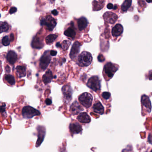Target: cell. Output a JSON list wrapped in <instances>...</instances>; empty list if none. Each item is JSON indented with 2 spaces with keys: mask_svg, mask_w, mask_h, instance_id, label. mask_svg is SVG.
<instances>
[{
  "mask_svg": "<svg viewBox=\"0 0 152 152\" xmlns=\"http://www.w3.org/2000/svg\"><path fill=\"white\" fill-rule=\"evenodd\" d=\"M92 57L90 53L84 51L80 54L78 57V61L80 66L84 67L89 66L92 63Z\"/></svg>",
  "mask_w": 152,
  "mask_h": 152,
  "instance_id": "1",
  "label": "cell"
},
{
  "mask_svg": "<svg viewBox=\"0 0 152 152\" xmlns=\"http://www.w3.org/2000/svg\"><path fill=\"white\" fill-rule=\"evenodd\" d=\"M41 113L38 110L30 106H25L22 109V115L23 118L29 119L34 116H39Z\"/></svg>",
  "mask_w": 152,
  "mask_h": 152,
  "instance_id": "2",
  "label": "cell"
},
{
  "mask_svg": "<svg viewBox=\"0 0 152 152\" xmlns=\"http://www.w3.org/2000/svg\"><path fill=\"white\" fill-rule=\"evenodd\" d=\"M80 103L86 108H89L92 104L93 97L91 94L84 92L81 94L78 97Z\"/></svg>",
  "mask_w": 152,
  "mask_h": 152,
  "instance_id": "3",
  "label": "cell"
},
{
  "mask_svg": "<svg viewBox=\"0 0 152 152\" xmlns=\"http://www.w3.org/2000/svg\"><path fill=\"white\" fill-rule=\"evenodd\" d=\"M40 24L41 26H45L48 30L52 31L56 26L57 22L52 16L48 15L41 20Z\"/></svg>",
  "mask_w": 152,
  "mask_h": 152,
  "instance_id": "4",
  "label": "cell"
},
{
  "mask_svg": "<svg viewBox=\"0 0 152 152\" xmlns=\"http://www.w3.org/2000/svg\"><path fill=\"white\" fill-rule=\"evenodd\" d=\"M87 85L92 90L95 92L100 89V81L97 76H92L88 80Z\"/></svg>",
  "mask_w": 152,
  "mask_h": 152,
  "instance_id": "5",
  "label": "cell"
},
{
  "mask_svg": "<svg viewBox=\"0 0 152 152\" xmlns=\"http://www.w3.org/2000/svg\"><path fill=\"white\" fill-rule=\"evenodd\" d=\"M51 55L48 51H45L40 58L39 66L41 69L43 70H45L50 64L51 61Z\"/></svg>",
  "mask_w": 152,
  "mask_h": 152,
  "instance_id": "6",
  "label": "cell"
},
{
  "mask_svg": "<svg viewBox=\"0 0 152 152\" xmlns=\"http://www.w3.org/2000/svg\"><path fill=\"white\" fill-rule=\"evenodd\" d=\"M62 92L63 96L65 101L70 102L72 100L73 89L70 85L66 84L63 86L62 88Z\"/></svg>",
  "mask_w": 152,
  "mask_h": 152,
  "instance_id": "7",
  "label": "cell"
},
{
  "mask_svg": "<svg viewBox=\"0 0 152 152\" xmlns=\"http://www.w3.org/2000/svg\"><path fill=\"white\" fill-rule=\"evenodd\" d=\"M118 68L111 62H108L105 65L104 67V72L108 78H112L115 73L116 72Z\"/></svg>",
  "mask_w": 152,
  "mask_h": 152,
  "instance_id": "8",
  "label": "cell"
},
{
  "mask_svg": "<svg viewBox=\"0 0 152 152\" xmlns=\"http://www.w3.org/2000/svg\"><path fill=\"white\" fill-rule=\"evenodd\" d=\"M70 112L72 115H76L81 113L82 111L84 110V108L80 106L77 101H75L72 103L70 108Z\"/></svg>",
  "mask_w": 152,
  "mask_h": 152,
  "instance_id": "9",
  "label": "cell"
},
{
  "mask_svg": "<svg viewBox=\"0 0 152 152\" xmlns=\"http://www.w3.org/2000/svg\"><path fill=\"white\" fill-rule=\"evenodd\" d=\"M104 18L106 22L110 24H114L118 19L116 14L112 12H106L104 15Z\"/></svg>",
  "mask_w": 152,
  "mask_h": 152,
  "instance_id": "10",
  "label": "cell"
},
{
  "mask_svg": "<svg viewBox=\"0 0 152 152\" xmlns=\"http://www.w3.org/2000/svg\"><path fill=\"white\" fill-rule=\"evenodd\" d=\"M80 44L78 42H74L73 45L70 50V58L73 60L77 56L80 50Z\"/></svg>",
  "mask_w": 152,
  "mask_h": 152,
  "instance_id": "11",
  "label": "cell"
},
{
  "mask_svg": "<svg viewBox=\"0 0 152 152\" xmlns=\"http://www.w3.org/2000/svg\"><path fill=\"white\" fill-rule=\"evenodd\" d=\"M69 129L71 134H78L82 132V126L78 122L72 123L69 125Z\"/></svg>",
  "mask_w": 152,
  "mask_h": 152,
  "instance_id": "12",
  "label": "cell"
},
{
  "mask_svg": "<svg viewBox=\"0 0 152 152\" xmlns=\"http://www.w3.org/2000/svg\"><path fill=\"white\" fill-rule=\"evenodd\" d=\"M6 60L11 65H14L18 59V55L16 52L13 50H10L8 52L6 57Z\"/></svg>",
  "mask_w": 152,
  "mask_h": 152,
  "instance_id": "13",
  "label": "cell"
},
{
  "mask_svg": "<svg viewBox=\"0 0 152 152\" xmlns=\"http://www.w3.org/2000/svg\"><path fill=\"white\" fill-rule=\"evenodd\" d=\"M123 27L121 24H117L112 28V34L114 37H118L122 34L123 32Z\"/></svg>",
  "mask_w": 152,
  "mask_h": 152,
  "instance_id": "14",
  "label": "cell"
},
{
  "mask_svg": "<svg viewBox=\"0 0 152 152\" xmlns=\"http://www.w3.org/2000/svg\"><path fill=\"white\" fill-rule=\"evenodd\" d=\"M79 121L82 123L87 124L91 121V119L88 114L86 112H81L77 117Z\"/></svg>",
  "mask_w": 152,
  "mask_h": 152,
  "instance_id": "15",
  "label": "cell"
},
{
  "mask_svg": "<svg viewBox=\"0 0 152 152\" xmlns=\"http://www.w3.org/2000/svg\"><path fill=\"white\" fill-rule=\"evenodd\" d=\"M141 102L143 105L147 109V111L148 112H150L152 108V106L150 100L148 97L146 96V95L142 96L141 98Z\"/></svg>",
  "mask_w": 152,
  "mask_h": 152,
  "instance_id": "16",
  "label": "cell"
},
{
  "mask_svg": "<svg viewBox=\"0 0 152 152\" xmlns=\"http://www.w3.org/2000/svg\"><path fill=\"white\" fill-rule=\"evenodd\" d=\"M77 23L79 30H84L88 25V21L85 17H83L78 19Z\"/></svg>",
  "mask_w": 152,
  "mask_h": 152,
  "instance_id": "17",
  "label": "cell"
},
{
  "mask_svg": "<svg viewBox=\"0 0 152 152\" xmlns=\"http://www.w3.org/2000/svg\"><path fill=\"white\" fill-rule=\"evenodd\" d=\"M53 78L52 71L48 70L42 76V81L45 84H47L51 82Z\"/></svg>",
  "mask_w": 152,
  "mask_h": 152,
  "instance_id": "18",
  "label": "cell"
},
{
  "mask_svg": "<svg viewBox=\"0 0 152 152\" xmlns=\"http://www.w3.org/2000/svg\"><path fill=\"white\" fill-rule=\"evenodd\" d=\"M93 110L95 113L100 115H102L104 112V108L99 101L95 103L93 106Z\"/></svg>",
  "mask_w": 152,
  "mask_h": 152,
  "instance_id": "19",
  "label": "cell"
},
{
  "mask_svg": "<svg viewBox=\"0 0 152 152\" xmlns=\"http://www.w3.org/2000/svg\"><path fill=\"white\" fill-rule=\"evenodd\" d=\"M16 73L19 78H22L26 76V66H18L16 67Z\"/></svg>",
  "mask_w": 152,
  "mask_h": 152,
  "instance_id": "20",
  "label": "cell"
},
{
  "mask_svg": "<svg viewBox=\"0 0 152 152\" xmlns=\"http://www.w3.org/2000/svg\"><path fill=\"white\" fill-rule=\"evenodd\" d=\"M31 46L33 48L41 49L43 46V43L38 37H35L32 41Z\"/></svg>",
  "mask_w": 152,
  "mask_h": 152,
  "instance_id": "21",
  "label": "cell"
},
{
  "mask_svg": "<svg viewBox=\"0 0 152 152\" xmlns=\"http://www.w3.org/2000/svg\"><path fill=\"white\" fill-rule=\"evenodd\" d=\"M64 34L67 37H70L72 39L74 38L76 34V33L74 30L73 25L67 28L66 30L64 31Z\"/></svg>",
  "mask_w": 152,
  "mask_h": 152,
  "instance_id": "22",
  "label": "cell"
},
{
  "mask_svg": "<svg viewBox=\"0 0 152 152\" xmlns=\"http://www.w3.org/2000/svg\"><path fill=\"white\" fill-rule=\"evenodd\" d=\"M132 0H125L121 6V9L122 12H125L129 9L132 5Z\"/></svg>",
  "mask_w": 152,
  "mask_h": 152,
  "instance_id": "23",
  "label": "cell"
},
{
  "mask_svg": "<svg viewBox=\"0 0 152 152\" xmlns=\"http://www.w3.org/2000/svg\"><path fill=\"white\" fill-rule=\"evenodd\" d=\"M5 80L10 85H14L15 84V80L14 77L11 74H6L4 77Z\"/></svg>",
  "mask_w": 152,
  "mask_h": 152,
  "instance_id": "24",
  "label": "cell"
},
{
  "mask_svg": "<svg viewBox=\"0 0 152 152\" xmlns=\"http://www.w3.org/2000/svg\"><path fill=\"white\" fill-rule=\"evenodd\" d=\"M58 36L55 34H51L49 35L46 38V42L47 44H52L54 42Z\"/></svg>",
  "mask_w": 152,
  "mask_h": 152,
  "instance_id": "25",
  "label": "cell"
},
{
  "mask_svg": "<svg viewBox=\"0 0 152 152\" xmlns=\"http://www.w3.org/2000/svg\"><path fill=\"white\" fill-rule=\"evenodd\" d=\"M10 29L9 25L6 22H1V33L8 32Z\"/></svg>",
  "mask_w": 152,
  "mask_h": 152,
  "instance_id": "26",
  "label": "cell"
},
{
  "mask_svg": "<svg viewBox=\"0 0 152 152\" xmlns=\"http://www.w3.org/2000/svg\"><path fill=\"white\" fill-rule=\"evenodd\" d=\"M70 45V42L68 40H64L61 44V47L64 50H66L68 49Z\"/></svg>",
  "mask_w": 152,
  "mask_h": 152,
  "instance_id": "27",
  "label": "cell"
},
{
  "mask_svg": "<svg viewBox=\"0 0 152 152\" xmlns=\"http://www.w3.org/2000/svg\"><path fill=\"white\" fill-rule=\"evenodd\" d=\"M10 38L8 36H5L2 39V43L5 46H8L10 42Z\"/></svg>",
  "mask_w": 152,
  "mask_h": 152,
  "instance_id": "28",
  "label": "cell"
},
{
  "mask_svg": "<svg viewBox=\"0 0 152 152\" xmlns=\"http://www.w3.org/2000/svg\"><path fill=\"white\" fill-rule=\"evenodd\" d=\"M93 3V5H94V8H96L95 10H100V9H101L102 7L104 6H102V5H104V4H100L99 2H96V1H94Z\"/></svg>",
  "mask_w": 152,
  "mask_h": 152,
  "instance_id": "29",
  "label": "cell"
},
{
  "mask_svg": "<svg viewBox=\"0 0 152 152\" xmlns=\"http://www.w3.org/2000/svg\"><path fill=\"white\" fill-rule=\"evenodd\" d=\"M102 96L103 98H104L105 100H108L109 98H110L111 96V94L110 93L108 92H104L102 93Z\"/></svg>",
  "mask_w": 152,
  "mask_h": 152,
  "instance_id": "30",
  "label": "cell"
},
{
  "mask_svg": "<svg viewBox=\"0 0 152 152\" xmlns=\"http://www.w3.org/2000/svg\"><path fill=\"white\" fill-rule=\"evenodd\" d=\"M17 10V9L16 7H13L12 8H11L10 9V10L9 11V13L10 14H14V13H15Z\"/></svg>",
  "mask_w": 152,
  "mask_h": 152,
  "instance_id": "31",
  "label": "cell"
},
{
  "mask_svg": "<svg viewBox=\"0 0 152 152\" xmlns=\"http://www.w3.org/2000/svg\"><path fill=\"white\" fill-rule=\"evenodd\" d=\"M6 105L5 103H3L2 105L1 106V112L2 113H3V112H6Z\"/></svg>",
  "mask_w": 152,
  "mask_h": 152,
  "instance_id": "32",
  "label": "cell"
},
{
  "mask_svg": "<svg viewBox=\"0 0 152 152\" xmlns=\"http://www.w3.org/2000/svg\"><path fill=\"white\" fill-rule=\"evenodd\" d=\"M45 103H46V105H51V104H52V100L50 99L47 98V99H46V100H45Z\"/></svg>",
  "mask_w": 152,
  "mask_h": 152,
  "instance_id": "33",
  "label": "cell"
},
{
  "mask_svg": "<svg viewBox=\"0 0 152 152\" xmlns=\"http://www.w3.org/2000/svg\"><path fill=\"white\" fill-rule=\"evenodd\" d=\"M98 59L100 62H103L104 60V57L101 54H100L98 56Z\"/></svg>",
  "mask_w": 152,
  "mask_h": 152,
  "instance_id": "34",
  "label": "cell"
},
{
  "mask_svg": "<svg viewBox=\"0 0 152 152\" xmlns=\"http://www.w3.org/2000/svg\"><path fill=\"white\" fill-rule=\"evenodd\" d=\"M57 54V52L55 50H52L50 51V54L51 56H55V55H56Z\"/></svg>",
  "mask_w": 152,
  "mask_h": 152,
  "instance_id": "35",
  "label": "cell"
},
{
  "mask_svg": "<svg viewBox=\"0 0 152 152\" xmlns=\"http://www.w3.org/2000/svg\"><path fill=\"white\" fill-rule=\"evenodd\" d=\"M107 7L108 9H109V10H111L112 9H113V7H114L112 3H109V4H108Z\"/></svg>",
  "mask_w": 152,
  "mask_h": 152,
  "instance_id": "36",
  "label": "cell"
},
{
  "mask_svg": "<svg viewBox=\"0 0 152 152\" xmlns=\"http://www.w3.org/2000/svg\"><path fill=\"white\" fill-rule=\"evenodd\" d=\"M51 13H52V14H53V15H54L55 16H56L57 15H58V11L56 10H52Z\"/></svg>",
  "mask_w": 152,
  "mask_h": 152,
  "instance_id": "37",
  "label": "cell"
},
{
  "mask_svg": "<svg viewBox=\"0 0 152 152\" xmlns=\"http://www.w3.org/2000/svg\"><path fill=\"white\" fill-rule=\"evenodd\" d=\"M149 79L150 80H152V70L150 71L149 74Z\"/></svg>",
  "mask_w": 152,
  "mask_h": 152,
  "instance_id": "38",
  "label": "cell"
},
{
  "mask_svg": "<svg viewBox=\"0 0 152 152\" xmlns=\"http://www.w3.org/2000/svg\"><path fill=\"white\" fill-rule=\"evenodd\" d=\"M10 40L11 41H13L14 39V34H10Z\"/></svg>",
  "mask_w": 152,
  "mask_h": 152,
  "instance_id": "39",
  "label": "cell"
},
{
  "mask_svg": "<svg viewBox=\"0 0 152 152\" xmlns=\"http://www.w3.org/2000/svg\"><path fill=\"white\" fill-rule=\"evenodd\" d=\"M56 46L57 47H61V44L59 42H58L56 43Z\"/></svg>",
  "mask_w": 152,
  "mask_h": 152,
  "instance_id": "40",
  "label": "cell"
},
{
  "mask_svg": "<svg viewBox=\"0 0 152 152\" xmlns=\"http://www.w3.org/2000/svg\"><path fill=\"white\" fill-rule=\"evenodd\" d=\"M146 2L148 3H151L152 2V0H146Z\"/></svg>",
  "mask_w": 152,
  "mask_h": 152,
  "instance_id": "41",
  "label": "cell"
},
{
  "mask_svg": "<svg viewBox=\"0 0 152 152\" xmlns=\"http://www.w3.org/2000/svg\"><path fill=\"white\" fill-rule=\"evenodd\" d=\"M50 1L51 2H54L55 0H50Z\"/></svg>",
  "mask_w": 152,
  "mask_h": 152,
  "instance_id": "42",
  "label": "cell"
}]
</instances>
